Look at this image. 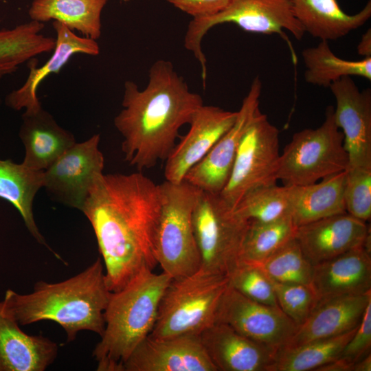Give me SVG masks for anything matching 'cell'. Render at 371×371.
Instances as JSON below:
<instances>
[{
	"instance_id": "cell-1",
	"label": "cell",
	"mask_w": 371,
	"mask_h": 371,
	"mask_svg": "<svg viewBox=\"0 0 371 371\" xmlns=\"http://www.w3.org/2000/svg\"><path fill=\"white\" fill-rule=\"evenodd\" d=\"M161 207L160 186L141 172L103 174L91 189L81 211L93 229L111 292L157 265Z\"/></svg>"
},
{
	"instance_id": "cell-2",
	"label": "cell",
	"mask_w": 371,
	"mask_h": 371,
	"mask_svg": "<svg viewBox=\"0 0 371 371\" xmlns=\"http://www.w3.org/2000/svg\"><path fill=\"white\" fill-rule=\"evenodd\" d=\"M203 104L202 97L190 91L169 60L153 63L142 90L135 82L126 80L122 109L114 118V126L124 138L125 160L139 170L166 161L181 127L189 124Z\"/></svg>"
},
{
	"instance_id": "cell-3",
	"label": "cell",
	"mask_w": 371,
	"mask_h": 371,
	"mask_svg": "<svg viewBox=\"0 0 371 371\" xmlns=\"http://www.w3.org/2000/svg\"><path fill=\"white\" fill-rule=\"evenodd\" d=\"M111 293L104 264L98 258L83 271L64 281L37 282L29 294L8 289L0 304L3 313L21 326L43 320L56 322L70 342L81 330L102 335L104 313Z\"/></svg>"
},
{
	"instance_id": "cell-4",
	"label": "cell",
	"mask_w": 371,
	"mask_h": 371,
	"mask_svg": "<svg viewBox=\"0 0 371 371\" xmlns=\"http://www.w3.org/2000/svg\"><path fill=\"white\" fill-rule=\"evenodd\" d=\"M171 280L163 271L144 269L124 287L111 292L104 313V330L93 351L98 371H123L125 361L150 334Z\"/></svg>"
},
{
	"instance_id": "cell-5",
	"label": "cell",
	"mask_w": 371,
	"mask_h": 371,
	"mask_svg": "<svg viewBox=\"0 0 371 371\" xmlns=\"http://www.w3.org/2000/svg\"><path fill=\"white\" fill-rule=\"evenodd\" d=\"M228 284V277L203 269L172 279L162 295L149 335L155 338L199 335L215 323L219 302Z\"/></svg>"
},
{
	"instance_id": "cell-6",
	"label": "cell",
	"mask_w": 371,
	"mask_h": 371,
	"mask_svg": "<svg viewBox=\"0 0 371 371\" xmlns=\"http://www.w3.org/2000/svg\"><path fill=\"white\" fill-rule=\"evenodd\" d=\"M161 207L155 238V256L171 279L194 273L201 260L196 242L192 212L201 190L186 181L159 184Z\"/></svg>"
},
{
	"instance_id": "cell-7",
	"label": "cell",
	"mask_w": 371,
	"mask_h": 371,
	"mask_svg": "<svg viewBox=\"0 0 371 371\" xmlns=\"http://www.w3.org/2000/svg\"><path fill=\"white\" fill-rule=\"evenodd\" d=\"M348 163L344 135L335 123L334 107L329 106L319 127L293 135L280 154L277 177L284 186L309 185L346 170Z\"/></svg>"
},
{
	"instance_id": "cell-8",
	"label": "cell",
	"mask_w": 371,
	"mask_h": 371,
	"mask_svg": "<svg viewBox=\"0 0 371 371\" xmlns=\"http://www.w3.org/2000/svg\"><path fill=\"white\" fill-rule=\"evenodd\" d=\"M249 223L219 193L201 190L192 212L201 269L228 277L240 262Z\"/></svg>"
},
{
	"instance_id": "cell-9",
	"label": "cell",
	"mask_w": 371,
	"mask_h": 371,
	"mask_svg": "<svg viewBox=\"0 0 371 371\" xmlns=\"http://www.w3.org/2000/svg\"><path fill=\"white\" fill-rule=\"evenodd\" d=\"M234 23L245 32L278 34L289 41L284 30L297 40L306 33L294 16L289 0H232L223 11L209 17L192 19L184 36V47L191 52L201 68L203 86L207 76V60L202 49V41L213 27Z\"/></svg>"
},
{
	"instance_id": "cell-10",
	"label": "cell",
	"mask_w": 371,
	"mask_h": 371,
	"mask_svg": "<svg viewBox=\"0 0 371 371\" xmlns=\"http://www.w3.org/2000/svg\"><path fill=\"white\" fill-rule=\"evenodd\" d=\"M280 157L279 130L261 113L241 139L221 197L235 208L250 190L276 184Z\"/></svg>"
},
{
	"instance_id": "cell-11",
	"label": "cell",
	"mask_w": 371,
	"mask_h": 371,
	"mask_svg": "<svg viewBox=\"0 0 371 371\" xmlns=\"http://www.w3.org/2000/svg\"><path fill=\"white\" fill-rule=\"evenodd\" d=\"M215 323L226 324L278 351L286 346L297 328L279 306L250 300L229 284L219 302Z\"/></svg>"
},
{
	"instance_id": "cell-12",
	"label": "cell",
	"mask_w": 371,
	"mask_h": 371,
	"mask_svg": "<svg viewBox=\"0 0 371 371\" xmlns=\"http://www.w3.org/2000/svg\"><path fill=\"white\" fill-rule=\"evenodd\" d=\"M98 134L75 143L43 171V186L58 201L81 211L91 189L103 175Z\"/></svg>"
},
{
	"instance_id": "cell-13",
	"label": "cell",
	"mask_w": 371,
	"mask_h": 371,
	"mask_svg": "<svg viewBox=\"0 0 371 371\" xmlns=\"http://www.w3.org/2000/svg\"><path fill=\"white\" fill-rule=\"evenodd\" d=\"M262 82L257 76L244 98L233 125L218 139L208 154L184 178L199 190L220 193L229 179L239 144L245 133L261 113Z\"/></svg>"
},
{
	"instance_id": "cell-14",
	"label": "cell",
	"mask_w": 371,
	"mask_h": 371,
	"mask_svg": "<svg viewBox=\"0 0 371 371\" xmlns=\"http://www.w3.org/2000/svg\"><path fill=\"white\" fill-rule=\"evenodd\" d=\"M334 118L344 135L348 168L371 170V90L361 91L350 76L333 82ZM347 168V169H348Z\"/></svg>"
},
{
	"instance_id": "cell-15",
	"label": "cell",
	"mask_w": 371,
	"mask_h": 371,
	"mask_svg": "<svg viewBox=\"0 0 371 371\" xmlns=\"http://www.w3.org/2000/svg\"><path fill=\"white\" fill-rule=\"evenodd\" d=\"M237 111L202 105L193 115L190 128L166 160L165 181L181 183L187 173L211 150L233 125Z\"/></svg>"
},
{
	"instance_id": "cell-16",
	"label": "cell",
	"mask_w": 371,
	"mask_h": 371,
	"mask_svg": "<svg viewBox=\"0 0 371 371\" xmlns=\"http://www.w3.org/2000/svg\"><path fill=\"white\" fill-rule=\"evenodd\" d=\"M123 371H217L199 335L166 338L148 335L133 350Z\"/></svg>"
},
{
	"instance_id": "cell-17",
	"label": "cell",
	"mask_w": 371,
	"mask_h": 371,
	"mask_svg": "<svg viewBox=\"0 0 371 371\" xmlns=\"http://www.w3.org/2000/svg\"><path fill=\"white\" fill-rule=\"evenodd\" d=\"M370 232L366 222L345 212L297 227L295 239L315 265L363 245Z\"/></svg>"
},
{
	"instance_id": "cell-18",
	"label": "cell",
	"mask_w": 371,
	"mask_h": 371,
	"mask_svg": "<svg viewBox=\"0 0 371 371\" xmlns=\"http://www.w3.org/2000/svg\"><path fill=\"white\" fill-rule=\"evenodd\" d=\"M56 34V43L50 58L38 67L36 58L27 62L28 76L25 82L17 89L11 91L5 98L10 108L27 112L34 111L42 107L37 95V90L42 81L51 74H58L70 58L76 54L97 56L100 54L98 42L89 38L77 36L74 31L63 24L53 21Z\"/></svg>"
},
{
	"instance_id": "cell-19",
	"label": "cell",
	"mask_w": 371,
	"mask_h": 371,
	"mask_svg": "<svg viewBox=\"0 0 371 371\" xmlns=\"http://www.w3.org/2000/svg\"><path fill=\"white\" fill-rule=\"evenodd\" d=\"M199 337L217 371H269L278 352L221 323L205 329Z\"/></svg>"
},
{
	"instance_id": "cell-20",
	"label": "cell",
	"mask_w": 371,
	"mask_h": 371,
	"mask_svg": "<svg viewBox=\"0 0 371 371\" xmlns=\"http://www.w3.org/2000/svg\"><path fill=\"white\" fill-rule=\"evenodd\" d=\"M310 286L317 302L370 291V250L363 245L313 265Z\"/></svg>"
},
{
	"instance_id": "cell-21",
	"label": "cell",
	"mask_w": 371,
	"mask_h": 371,
	"mask_svg": "<svg viewBox=\"0 0 371 371\" xmlns=\"http://www.w3.org/2000/svg\"><path fill=\"white\" fill-rule=\"evenodd\" d=\"M370 301L371 291L359 295L318 301L306 319L297 327L294 335L282 348L296 347L352 330L359 325Z\"/></svg>"
},
{
	"instance_id": "cell-22",
	"label": "cell",
	"mask_w": 371,
	"mask_h": 371,
	"mask_svg": "<svg viewBox=\"0 0 371 371\" xmlns=\"http://www.w3.org/2000/svg\"><path fill=\"white\" fill-rule=\"evenodd\" d=\"M22 120L19 131L25 146L22 163L31 169L45 170L76 143L74 135L60 126L42 107L25 111Z\"/></svg>"
},
{
	"instance_id": "cell-23",
	"label": "cell",
	"mask_w": 371,
	"mask_h": 371,
	"mask_svg": "<svg viewBox=\"0 0 371 371\" xmlns=\"http://www.w3.org/2000/svg\"><path fill=\"white\" fill-rule=\"evenodd\" d=\"M56 343L24 333L0 304V371H43L57 357Z\"/></svg>"
},
{
	"instance_id": "cell-24",
	"label": "cell",
	"mask_w": 371,
	"mask_h": 371,
	"mask_svg": "<svg viewBox=\"0 0 371 371\" xmlns=\"http://www.w3.org/2000/svg\"><path fill=\"white\" fill-rule=\"evenodd\" d=\"M293 13L305 32L320 41L346 36L363 25L371 16V2L358 12H345L337 0H289Z\"/></svg>"
},
{
	"instance_id": "cell-25",
	"label": "cell",
	"mask_w": 371,
	"mask_h": 371,
	"mask_svg": "<svg viewBox=\"0 0 371 371\" xmlns=\"http://www.w3.org/2000/svg\"><path fill=\"white\" fill-rule=\"evenodd\" d=\"M346 170L326 177L319 182L290 186V216L297 226L346 212L344 190Z\"/></svg>"
},
{
	"instance_id": "cell-26",
	"label": "cell",
	"mask_w": 371,
	"mask_h": 371,
	"mask_svg": "<svg viewBox=\"0 0 371 371\" xmlns=\"http://www.w3.org/2000/svg\"><path fill=\"white\" fill-rule=\"evenodd\" d=\"M108 0H33L31 21L54 20L82 36L97 41L101 36V13Z\"/></svg>"
},
{
	"instance_id": "cell-27",
	"label": "cell",
	"mask_w": 371,
	"mask_h": 371,
	"mask_svg": "<svg viewBox=\"0 0 371 371\" xmlns=\"http://www.w3.org/2000/svg\"><path fill=\"white\" fill-rule=\"evenodd\" d=\"M43 186V171L31 169L23 163L19 164L11 160L0 159V198L7 200L17 209L34 238L52 251L40 233L32 212L34 198Z\"/></svg>"
},
{
	"instance_id": "cell-28",
	"label": "cell",
	"mask_w": 371,
	"mask_h": 371,
	"mask_svg": "<svg viewBox=\"0 0 371 371\" xmlns=\"http://www.w3.org/2000/svg\"><path fill=\"white\" fill-rule=\"evenodd\" d=\"M43 23L30 21L0 30V82L38 55L53 51L56 38L41 34Z\"/></svg>"
},
{
	"instance_id": "cell-29",
	"label": "cell",
	"mask_w": 371,
	"mask_h": 371,
	"mask_svg": "<svg viewBox=\"0 0 371 371\" xmlns=\"http://www.w3.org/2000/svg\"><path fill=\"white\" fill-rule=\"evenodd\" d=\"M306 67L305 81L318 87L330 85L345 76H359L371 80V57L358 60L343 59L334 54L328 41H320L302 52Z\"/></svg>"
},
{
	"instance_id": "cell-30",
	"label": "cell",
	"mask_w": 371,
	"mask_h": 371,
	"mask_svg": "<svg viewBox=\"0 0 371 371\" xmlns=\"http://www.w3.org/2000/svg\"><path fill=\"white\" fill-rule=\"evenodd\" d=\"M357 326L337 336L279 350L269 371H315L339 357Z\"/></svg>"
},
{
	"instance_id": "cell-31",
	"label": "cell",
	"mask_w": 371,
	"mask_h": 371,
	"mask_svg": "<svg viewBox=\"0 0 371 371\" xmlns=\"http://www.w3.org/2000/svg\"><path fill=\"white\" fill-rule=\"evenodd\" d=\"M297 226L291 216L262 223L249 221L242 244L240 262L258 265L295 238Z\"/></svg>"
},
{
	"instance_id": "cell-32",
	"label": "cell",
	"mask_w": 371,
	"mask_h": 371,
	"mask_svg": "<svg viewBox=\"0 0 371 371\" xmlns=\"http://www.w3.org/2000/svg\"><path fill=\"white\" fill-rule=\"evenodd\" d=\"M291 208V186L274 184L250 190L234 209L247 220L268 223L290 216Z\"/></svg>"
},
{
	"instance_id": "cell-33",
	"label": "cell",
	"mask_w": 371,
	"mask_h": 371,
	"mask_svg": "<svg viewBox=\"0 0 371 371\" xmlns=\"http://www.w3.org/2000/svg\"><path fill=\"white\" fill-rule=\"evenodd\" d=\"M254 266L271 280L311 285L313 265L304 256L295 238Z\"/></svg>"
},
{
	"instance_id": "cell-34",
	"label": "cell",
	"mask_w": 371,
	"mask_h": 371,
	"mask_svg": "<svg viewBox=\"0 0 371 371\" xmlns=\"http://www.w3.org/2000/svg\"><path fill=\"white\" fill-rule=\"evenodd\" d=\"M228 279L232 288L249 299L266 305L279 306L271 282L257 267L239 262Z\"/></svg>"
},
{
	"instance_id": "cell-35",
	"label": "cell",
	"mask_w": 371,
	"mask_h": 371,
	"mask_svg": "<svg viewBox=\"0 0 371 371\" xmlns=\"http://www.w3.org/2000/svg\"><path fill=\"white\" fill-rule=\"evenodd\" d=\"M270 281L280 308L298 327L306 319L317 302L311 286Z\"/></svg>"
},
{
	"instance_id": "cell-36",
	"label": "cell",
	"mask_w": 371,
	"mask_h": 371,
	"mask_svg": "<svg viewBox=\"0 0 371 371\" xmlns=\"http://www.w3.org/2000/svg\"><path fill=\"white\" fill-rule=\"evenodd\" d=\"M344 201L347 213L365 222L370 219L371 170H346Z\"/></svg>"
},
{
	"instance_id": "cell-37",
	"label": "cell",
	"mask_w": 371,
	"mask_h": 371,
	"mask_svg": "<svg viewBox=\"0 0 371 371\" xmlns=\"http://www.w3.org/2000/svg\"><path fill=\"white\" fill-rule=\"evenodd\" d=\"M371 301L366 308L357 328L341 352L339 358L354 365L370 353Z\"/></svg>"
},
{
	"instance_id": "cell-38",
	"label": "cell",
	"mask_w": 371,
	"mask_h": 371,
	"mask_svg": "<svg viewBox=\"0 0 371 371\" xmlns=\"http://www.w3.org/2000/svg\"><path fill=\"white\" fill-rule=\"evenodd\" d=\"M192 19L209 17L223 11L232 0H166Z\"/></svg>"
},
{
	"instance_id": "cell-39",
	"label": "cell",
	"mask_w": 371,
	"mask_h": 371,
	"mask_svg": "<svg viewBox=\"0 0 371 371\" xmlns=\"http://www.w3.org/2000/svg\"><path fill=\"white\" fill-rule=\"evenodd\" d=\"M352 364L339 357L320 366L315 371H352Z\"/></svg>"
},
{
	"instance_id": "cell-40",
	"label": "cell",
	"mask_w": 371,
	"mask_h": 371,
	"mask_svg": "<svg viewBox=\"0 0 371 371\" xmlns=\"http://www.w3.org/2000/svg\"><path fill=\"white\" fill-rule=\"evenodd\" d=\"M357 50L358 54L363 58L371 57V30L370 28L361 36Z\"/></svg>"
},
{
	"instance_id": "cell-41",
	"label": "cell",
	"mask_w": 371,
	"mask_h": 371,
	"mask_svg": "<svg viewBox=\"0 0 371 371\" xmlns=\"http://www.w3.org/2000/svg\"><path fill=\"white\" fill-rule=\"evenodd\" d=\"M352 371H371L370 353L355 363Z\"/></svg>"
},
{
	"instance_id": "cell-42",
	"label": "cell",
	"mask_w": 371,
	"mask_h": 371,
	"mask_svg": "<svg viewBox=\"0 0 371 371\" xmlns=\"http://www.w3.org/2000/svg\"><path fill=\"white\" fill-rule=\"evenodd\" d=\"M120 1H124V2H127V1H129L131 0H120Z\"/></svg>"
}]
</instances>
